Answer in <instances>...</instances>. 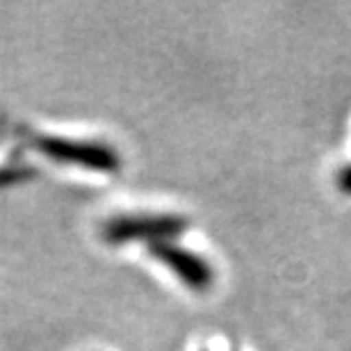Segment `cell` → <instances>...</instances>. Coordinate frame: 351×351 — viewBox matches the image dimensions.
Returning a JSON list of instances; mask_svg holds the SVG:
<instances>
[{"mask_svg": "<svg viewBox=\"0 0 351 351\" xmlns=\"http://www.w3.org/2000/svg\"><path fill=\"white\" fill-rule=\"evenodd\" d=\"M187 217L173 213H121L103 223V240L112 247H125L132 242L146 244V249L160 242L176 240L187 230Z\"/></svg>", "mask_w": 351, "mask_h": 351, "instance_id": "1", "label": "cell"}, {"mask_svg": "<svg viewBox=\"0 0 351 351\" xmlns=\"http://www.w3.org/2000/svg\"><path fill=\"white\" fill-rule=\"evenodd\" d=\"M149 254L162 267H167L185 287H192L196 292H206L215 283V269L210 261L201 258L192 249L180 247L176 240L153 244V247H149Z\"/></svg>", "mask_w": 351, "mask_h": 351, "instance_id": "2", "label": "cell"}, {"mask_svg": "<svg viewBox=\"0 0 351 351\" xmlns=\"http://www.w3.org/2000/svg\"><path fill=\"white\" fill-rule=\"evenodd\" d=\"M338 187H340V192H345V194H351V165L345 167V169H340L338 171Z\"/></svg>", "mask_w": 351, "mask_h": 351, "instance_id": "3", "label": "cell"}]
</instances>
